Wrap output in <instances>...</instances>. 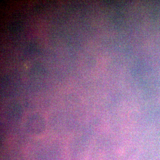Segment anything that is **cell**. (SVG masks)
Segmentation results:
<instances>
[]
</instances>
